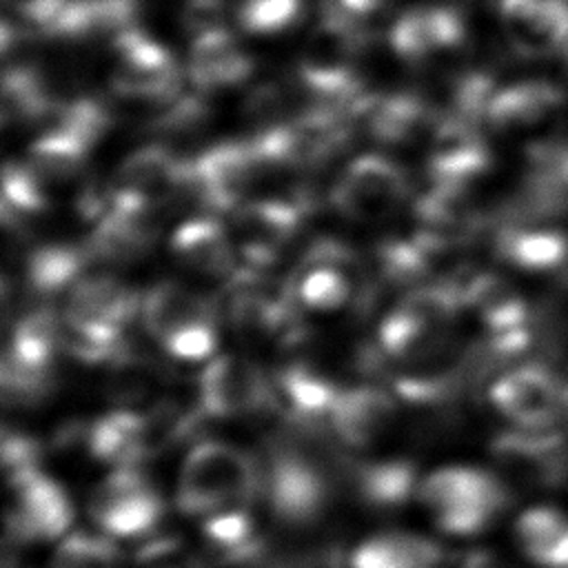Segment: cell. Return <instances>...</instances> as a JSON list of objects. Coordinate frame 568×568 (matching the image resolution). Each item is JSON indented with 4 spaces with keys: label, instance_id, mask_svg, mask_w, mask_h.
I'll return each mask as SVG.
<instances>
[{
    "label": "cell",
    "instance_id": "cell-1",
    "mask_svg": "<svg viewBox=\"0 0 568 568\" xmlns=\"http://www.w3.org/2000/svg\"><path fill=\"white\" fill-rule=\"evenodd\" d=\"M260 497L284 526H313L331 506L337 477H348L331 450L320 448L317 430L277 433L257 457Z\"/></svg>",
    "mask_w": 568,
    "mask_h": 568
},
{
    "label": "cell",
    "instance_id": "cell-2",
    "mask_svg": "<svg viewBox=\"0 0 568 568\" xmlns=\"http://www.w3.org/2000/svg\"><path fill=\"white\" fill-rule=\"evenodd\" d=\"M260 497L257 457L233 444L197 442L182 462L175 504L184 515H213Z\"/></svg>",
    "mask_w": 568,
    "mask_h": 568
},
{
    "label": "cell",
    "instance_id": "cell-3",
    "mask_svg": "<svg viewBox=\"0 0 568 568\" xmlns=\"http://www.w3.org/2000/svg\"><path fill=\"white\" fill-rule=\"evenodd\" d=\"M417 497L444 532L477 535L510 504V488L497 473L446 466L419 484Z\"/></svg>",
    "mask_w": 568,
    "mask_h": 568
},
{
    "label": "cell",
    "instance_id": "cell-4",
    "mask_svg": "<svg viewBox=\"0 0 568 568\" xmlns=\"http://www.w3.org/2000/svg\"><path fill=\"white\" fill-rule=\"evenodd\" d=\"M364 42V27L322 11L297 67V78L315 102L348 106L362 95L357 60Z\"/></svg>",
    "mask_w": 568,
    "mask_h": 568
},
{
    "label": "cell",
    "instance_id": "cell-5",
    "mask_svg": "<svg viewBox=\"0 0 568 568\" xmlns=\"http://www.w3.org/2000/svg\"><path fill=\"white\" fill-rule=\"evenodd\" d=\"M257 178L260 169L246 140L220 142L191 160H182L173 200L182 197L209 213L231 211L244 202Z\"/></svg>",
    "mask_w": 568,
    "mask_h": 568
},
{
    "label": "cell",
    "instance_id": "cell-6",
    "mask_svg": "<svg viewBox=\"0 0 568 568\" xmlns=\"http://www.w3.org/2000/svg\"><path fill=\"white\" fill-rule=\"evenodd\" d=\"M408 197V178L399 164L379 153L351 160L331 189V204L355 222H377L393 215Z\"/></svg>",
    "mask_w": 568,
    "mask_h": 568
},
{
    "label": "cell",
    "instance_id": "cell-7",
    "mask_svg": "<svg viewBox=\"0 0 568 568\" xmlns=\"http://www.w3.org/2000/svg\"><path fill=\"white\" fill-rule=\"evenodd\" d=\"M115 69L113 91L126 100L171 102L180 95L182 73L164 44L153 40L142 27H129L111 38Z\"/></svg>",
    "mask_w": 568,
    "mask_h": 568
},
{
    "label": "cell",
    "instance_id": "cell-8",
    "mask_svg": "<svg viewBox=\"0 0 568 568\" xmlns=\"http://www.w3.org/2000/svg\"><path fill=\"white\" fill-rule=\"evenodd\" d=\"M488 399L519 428H555L566 417V382L546 364H517L497 375Z\"/></svg>",
    "mask_w": 568,
    "mask_h": 568
},
{
    "label": "cell",
    "instance_id": "cell-9",
    "mask_svg": "<svg viewBox=\"0 0 568 568\" xmlns=\"http://www.w3.org/2000/svg\"><path fill=\"white\" fill-rule=\"evenodd\" d=\"M197 406L204 417L233 419L273 408L271 379L240 355H215L197 379Z\"/></svg>",
    "mask_w": 568,
    "mask_h": 568
},
{
    "label": "cell",
    "instance_id": "cell-10",
    "mask_svg": "<svg viewBox=\"0 0 568 568\" xmlns=\"http://www.w3.org/2000/svg\"><path fill=\"white\" fill-rule=\"evenodd\" d=\"M162 499L138 466H120L93 490L89 513L93 521L113 537H138L162 517Z\"/></svg>",
    "mask_w": 568,
    "mask_h": 568
},
{
    "label": "cell",
    "instance_id": "cell-11",
    "mask_svg": "<svg viewBox=\"0 0 568 568\" xmlns=\"http://www.w3.org/2000/svg\"><path fill=\"white\" fill-rule=\"evenodd\" d=\"M308 200L271 197L244 200L233 209V231L237 237L240 255L248 268H266L273 264L286 244L302 226Z\"/></svg>",
    "mask_w": 568,
    "mask_h": 568
},
{
    "label": "cell",
    "instance_id": "cell-12",
    "mask_svg": "<svg viewBox=\"0 0 568 568\" xmlns=\"http://www.w3.org/2000/svg\"><path fill=\"white\" fill-rule=\"evenodd\" d=\"M490 453L497 466L521 484L557 486L568 479V442L557 428H515L499 433Z\"/></svg>",
    "mask_w": 568,
    "mask_h": 568
},
{
    "label": "cell",
    "instance_id": "cell-13",
    "mask_svg": "<svg viewBox=\"0 0 568 568\" xmlns=\"http://www.w3.org/2000/svg\"><path fill=\"white\" fill-rule=\"evenodd\" d=\"M11 504L7 510V532L18 544L47 541L60 537L73 519L67 490L44 475L31 473L9 484Z\"/></svg>",
    "mask_w": 568,
    "mask_h": 568
},
{
    "label": "cell",
    "instance_id": "cell-14",
    "mask_svg": "<svg viewBox=\"0 0 568 568\" xmlns=\"http://www.w3.org/2000/svg\"><path fill=\"white\" fill-rule=\"evenodd\" d=\"M510 47L524 58H548L568 49V0H497Z\"/></svg>",
    "mask_w": 568,
    "mask_h": 568
},
{
    "label": "cell",
    "instance_id": "cell-15",
    "mask_svg": "<svg viewBox=\"0 0 568 568\" xmlns=\"http://www.w3.org/2000/svg\"><path fill=\"white\" fill-rule=\"evenodd\" d=\"M182 173L178 160L166 146L149 144L129 153L115 169L111 184L113 204L151 209L175 197Z\"/></svg>",
    "mask_w": 568,
    "mask_h": 568
},
{
    "label": "cell",
    "instance_id": "cell-16",
    "mask_svg": "<svg viewBox=\"0 0 568 568\" xmlns=\"http://www.w3.org/2000/svg\"><path fill=\"white\" fill-rule=\"evenodd\" d=\"M426 164L433 184L466 189L490 166V153L477 124L439 115Z\"/></svg>",
    "mask_w": 568,
    "mask_h": 568
},
{
    "label": "cell",
    "instance_id": "cell-17",
    "mask_svg": "<svg viewBox=\"0 0 568 568\" xmlns=\"http://www.w3.org/2000/svg\"><path fill=\"white\" fill-rule=\"evenodd\" d=\"M466 38V22L457 7L426 4L406 9L390 27L393 51L410 64H419L435 53L455 49Z\"/></svg>",
    "mask_w": 568,
    "mask_h": 568
},
{
    "label": "cell",
    "instance_id": "cell-18",
    "mask_svg": "<svg viewBox=\"0 0 568 568\" xmlns=\"http://www.w3.org/2000/svg\"><path fill=\"white\" fill-rule=\"evenodd\" d=\"M339 390L308 364H286L271 377L273 408L304 430H317L328 424Z\"/></svg>",
    "mask_w": 568,
    "mask_h": 568
},
{
    "label": "cell",
    "instance_id": "cell-19",
    "mask_svg": "<svg viewBox=\"0 0 568 568\" xmlns=\"http://www.w3.org/2000/svg\"><path fill=\"white\" fill-rule=\"evenodd\" d=\"M348 113L353 122L362 124L368 135L386 144L413 142L428 126H435L439 118L422 98L408 93H362L348 104Z\"/></svg>",
    "mask_w": 568,
    "mask_h": 568
},
{
    "label": "cell",
    "instance_id": "cell-20",
    "mask_svg": "<svg viewBox=\"0 0 568 568\" xmlns=\"http://www.w3.org/2000/svg\"><path fill=\"white\" fill-rule=\"evenodd\" d=\"M397 419V406L384 388L362 384L342 388L331 410L328 426L351 448H368L379 442Z\"/></svg>",
    "mask_w": 568,
    "mask_h": 568
},
{
    "label": "cell",
    "instance_id": "cell-21",
    "mask_svg": "<svg viewBox=\"0 0 568 568\" xmlns=\"http://www.w3.org/2000/svg\"><path fill=\"white\" fill-rule=\"evenodd\" d=\"M493 244L508 264L530 273H557L568 282V233L550 222L499 224Z\"/></svg>",
    "mask_w": 568,
    "mask_h": 568
},
{
    "label": "cell",
    "instance_id": "cell-22",
    "mask_svg": "<svg viewBox=\"0 0 568 568\" xmlns=\"http://www.w3.org/2000/svg\"><path fill=\"white\" fill-rule=\"evenodd\" d=\"M153 240L155 226L151 209L113 204L111 211L95 222L84 251L89 260L126 264L142 257Z\"/></svg>",
    "mask_w": 568,
    "mask_h": 568
},
{
    "label": "cell",
    "instance_id": "cell-23",
    "mask_svg": "<svg viewBox=\"0 0 568 568\" xmlns=\"http://www.w3.org/2000/svg\"><path fill=\"white\" fill-rule=\"evenodd\" d=\"M253 69L251 55L226 27L193 36L189 49V80L197 91H215L240 84Z\"/></svg>",
    "mask_w": 568,
    "mask_h": 568
},
{
    "label": "cell",
    "instance_id": "cell-24",
    "mask_svg": "<svg viewBox=\"0 0 568 568\" xmlns=\"http://www.w3.org/2000/svg\"><path fill=\"white\" fill-rule=\"evenodd\" d=\"M564 104L566 93L561 87L548 80H521L493 93L484 120L501 133L521 131L548 122Z\"/></svg>",
    "mask_w": 568,
    "mask_h": 568
},
{
    "label": "cell",
    "instance_id": "cell-25",
    "mask_svg": "<svg viewBox=\"0 0 568 568\" xmlns=\"http://www.w3.org/2000/svg\"><path fill=\"white\" fill-rule=\"evenodd\" d=\"M171 253L186 271L204 277H231L235 273V253L224 226L209 217H191L171 235Z\"/></svg>",
    "mask_w": 568,
    "mask_h": 568
},
{
    "label": "cell",
    "instance_id": "cell-26",
    "mask_svg": "<svg viewBox=\"0 0 568 568\" xmlns=\"http://www.w3.org/2000/svg\"><path fill=\"white\" fill-rule=\"evenodd\" d=\"M142 297L111 275H82L67 295L64 317L124 331L133 315L142 311Z\"/></svg>",
    "mask_w": 568,
    "mask_h": 568
},
{
    "label": "cell",
    "instance_id": "cell-27",
    "mask_svg": "<svg viewBox=\"0 0 568 568\" xmlns=\"http://www.w3.org/2000/svg\"><path fill=\"white\" fill-rule=\"evenodd\" d=\"M142 324L155 342H164L178 331L215 320L213 304L178 282H160L142 297Z\"/></svg>",
    "mask_w": 568,
    "mask_h": 568
},
{
    "label": "cell",
    "instance_id": "cell-28",
    "mask_svg": "<svg viewBox=\"0 0 568 568\" xmlns=\"http://www.w3.org/2000/svg\"><path fill=\"white\" fill-rule=\"evenodd\" d=\"M87 450L93 459L120 466H138L146 459L144 417L142 413L118 408L87 426L84 433Z\"/></svg>",
    "mask_w": 568,
    "mask_h": 568
},
{
    "label": "cell",
    "instance_id": "cell-29",
    "mask_svg": "<svg viewBox=\"0 0 568 568\" xmlns=\"http://www.w3.org/2000/svg\"><path fill=\"white\" fill-rule=\"evenodd\" d=\"M444 550L417 535L384 532L366 539L353 552V568H442Z\"/></svg>",
    "mask_w": 568,
    "mask_h": 568
},
{
    "label": "cell",
    "instance_id": "cell-30",
    "mask_svg": "<svg viewBox=\"0 0 568 568\" xmlns=\"http://www.w3.org/2000/svg\"><path fill=\"white\" fill-rule=\"evenodd\" d=\"M89 144L62 131L47 129L27 149V166L42 180V184H64L75 180L89 158Z\"/></svg>",
    "mask_w": 568,
    "mask_h": 568
},
{
    "label": "cell",
    "instance_id": "cell-31",
    "mask_svg": "<svg viewBox=\"0 0 568 568\" xmlns=\"http://www.w3.org/2000/svg\"><path fill=\"white\" fill-rule=\"evenodd\" d=\"M87 260L84 248L69 244L40 246L27 260V286L40 300H51L62 293L69 295L82 277Z\"/></svg>",
    "mask_w": 568,
    "mask_h": 568
},
{
    "label": "cell",
    "instance_id": "cell-32",
    "mask_svg": "<svg viewBox=\"0 0 568 568\" xmlns=\"http://www.w3.org/2000/svg\"><path fill=\"white\" fill-rule=\"evenodd\" d=\"M348 477L364 504L397 508L415 490V466L406 459L364 462L348 468Z\"/></svg>",
    "mask_w": 568,
    "mask_h": 568
},
{
    "label": "cell",
    "instance_id": "cell-33",
    "mask_svg": "<svg viewBox=\"0 0 568 568\" xmlns=\"http://www.w3.org/2000/svg\"><path fill=\"white\" fill-rule=\"evenodd\" d=\"M517 539L524 552L541 566H568V517L555 508L537 506L517 519Z\"/></svg>",
    "mask_w": 568,
    "mask_h": 568
},
{
    "label": "cell",
    "instance_id": "cell-34",
    "mask_svg": "<svg viewBox=\"0 0 568 568\" xmlns=\"http://www.w3.org/2000/svg\"><path fill=\"white\" fill-rule=\"evenodd\" d=\"M44 80L31 67H9L2 78V115L4 122H38L49 120L55 109Z\"/></svg>",
    "mask_w": 568,
    "mask_h": 568
},
{
    "label": "cell",
    "instance_id": "cell-35",
    "mask_svg": "<svg viewBox=\"0 0 568 568\" xmlns=\"http://www.w3.org/2000/svg\"><path fill=\"white\" fill-rule=\"evenodd\" d=\"M437 255L439 253L419 235L390 237L377 244L375 264L386 282L399 286H419V282L430 273Z\"/></svg>",
    "mask_w": 568,
    "mask_h": 568
},
{
    "label": "cell",
    "instance_id": "cell-36",
    "mask_svg": "<svg viewBox=\"0 0 568 568\" xmlns=\"http://www.w3.org/2000/svg\"><path fill=\"white\" fill-rule=\"evenodd\" d=\"M62 348L84 364H111L126 353L124 331L62 315Z\"/></svg>",
    "mask_w": 568,
    "mask_h": 568
},
{
    "label": "cell",
    "instance_id": "cell-37",
    "mask_svg": "<svg viewBox=\"0 0 568 568\" xmlns=\"http://www.w3.org/2000/svg\"><path fill=\"white\" fill-rule=\"evenodd\" d=\"M47 206L42 180L24 164L7 162L2 171V220L20 229Z\"/></svg>",
    "mask_w": 568,
    "mask_h": 568
},
{
    "label": "cell",
    "instance_id": "cell-38",
    "mask_svg": "<svg viewBox=\"0 0 568 568\" xmlns=\"http://www.w3.org/2000/svg\"><path fill=\"white\" fill-rule=\"evenodd\" d=\"M49 122V129H62L93 146L106 133L111 115L104 102L95 98H75L69 102H58Z\"/></svg>",
    "mask_w": 568,
    "mask_h": 568
},
{
    "label": "cell",
    "instance_id": "cell-39",
    "mask_svg": "<svg viewBox=\"0 0 568 568\" xmlns=\"http://www.w3.org/2000/svg\"><path fill=\"white\" fill-rule=\"evenodd\" d=\"M109 366L111 371L106 377V393L122 404H133L146 397L162 382V371L153 362L131 355L129 351Z\"/></svg>",
    "mask_w": 568,
    "mask_h": 568
},
{
    "label": "cell",
    "instance_id": "cell-40",
    "mask_svg": "<svg viewBox=\"0 0 568 568\" xmlns=\"http://www.w3.org/2000/svg\"><path fill=\"white\" fill-rule=\"evenodd\" d=\"M304 0H240L237 22L244 31L257 36L282 33L300 22Z\"/></svg>",
    "mask_w": 568,
    "mask_h": 568
},
{
    "label": "cell",
    "instance_id": "cell-41",
    "mask_svg": "<svg viewBox=\"0 0 568 568\" xmlns=\"http://www.w3.org/2000/svg\"><path fill=\"white\" fill-rule=\"evenodd\" d=\"M49 568H118V548L106 537L73 532L58 546Z\"/></svg>",
    "mask_w": 568,
    "mask_h": 568
},
{
    "label": "cell",
    "instance_id": "cell-42",
    "mask_svg": "<svg viewBox=\"0 0 568 568\" xmlns=\"http://www.w3.org/2000/svg\"><path fill=\"white\" fill-rule=\"evenodd\" d=\"M164 351L180 362H202L215 353L217 328L215 320L186 326L162 342Z\"/></svg>",
    "mask_w": 568,
    "mask_h": 568
},
{
    "label": "cell",
    "instance_id": "cell-43",
    "mask_svg": "<svg viewBox=\"0 0 568 568\" xmlns=\"http://www.w3.org/2000/svg\"><path fill=\"white\" fill-rule=\"evenodd\" d=\"M2 470L7 484L18 481L31 473L40 470V448L33 437L4 430L2 435Z\"/></svg>",
    "mask_w": 568,
    "mask_h": 568
},
{
    "label": "cell",
    "instance_id": "cell-44",
    "mask_svg": "<svg viewBox=\"0 0 568 568\" xmlns=\"http://www.w3.org/2000/svg\"><path fill=\"white\" fill-rule=\"evenodd\" d=\"M135 568H200V564L178 539L160 537L138 550Z\"/></svg>",
    "mask_w": 568,
    "mask_h": 568
},
{
    "label": "cell",
    "instance_id": "cell-45",
    "mask_svg": "<svg viewBox=\"0 0 568 568\" xmlns=\"http://www.w3.org/2000/svg\"><path fill=\"white\" fill-rule=\"evenodd\" d=\"M286 102H288V95L282 84L264 82V84H257L248 93V98L244 102V113L253 120L266 122V126L277 124L275 118L286 109Z\"/></svg>",
    "mask_w": 568,
    "mask_h": 568
},
{
    "label": "cell",
    "instance_id": "cell-46",
    "mask_svg": "<svg viewBox=\"0 0 568 568\" xmlns=\"http://www.w3.org/2000/svg\"><path fill=\"white\" fill-rule=\"evenodd\" d=\"M224 9H226V0H184L182 24L193 36L215 27H224L222 24Z\"/></svg>",
    "mask_w": 568,
    "mask_h": 568
},
{
    "label": "cell",
    "instance_id": "cell-47",
    "mask_svg": "<svg viewBox=\"0 0 568 568\" xmlns=\"http://www.w3.org/2000/svg\"><path fill=\"white\" fill-rule=\"evenodd\" d=\"M7 2L27 24L47 33L69 0H7Z\"/></svg>",
    "mask_w": 568,
    "mask_h": 568
},
{
    "label": "cell",
    "instance_id": "cell-48",
    "mask_svg": "<svg viewBox=\"0 0 568 568\" xmlns=\"http://www.w3.org/2000/svg\"><path fill=\"white\" fill-rule=\"evenodd\" d=\"M382 7L384 0H322V11L355 22L359 27H364L368 18L379 13Z\"/></svg>",
    "mask_w": 568,
    "mask_h": 568
},
{
    "label": "cell",
    "instance_id": "cell-49",
    "mask_svg": "<svg viewBox=\"0 0 568 568\" xmlns=\"http://www.w3.org/2000/svg\"><path fill=\"white\" fill-rule=\"evenodd\" d=\"M566 568H568V566H566Z\"/></svg>",
    "mask_w": 568,
    "mask_h": 568
}]
</instances>
